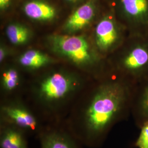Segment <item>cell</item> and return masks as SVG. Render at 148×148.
I'll list each match as a JSON object with an SVG mask.
<instances>
[{"instance_id": "obj_1", "label": "cell", "mask_w": 148, "mask_h": 148, "mask_svg": "<svg viewBox=\"0 0 148 148\" xmlns=\"http://www.w3.org/2000/svg\"><path fill=\"white\" fill-rule=\"evenodd\" d=\"M135 85L112 73L99 82L86 106L62 124L79 143L101 147L114 126L131 115Z\"/></svg>"}, {"instance_id": "obj_2", "label": "cell", "mask_w": 148, "mask_h": 148, "mask_svg": "<svg viewBox=\"0 0 148 148\" xmlns=\"http://www.w3.org/2000/svg\"><path fill=\"white\" fill-rule=\"evenodd\" d=\"M81 86L78 79L61 73H53L41 80L35 92L37 99L44 108L43 120L47 124L62 123L60 106Z\"/></svg>"}, {"instance_id": "obj_3", "label": "cell", "mask_w": 148, "mask_h": 148, "mask_svg": "<svg viewBox=\"0 0 148 148\" xmlns=\"http://www.w3.org/2000/svg\"><path fill=\"white\" fill-rule=\"evenodd\" d=\"M116 50L112 73L134 84L148 77V34L128 35Z\"/></svg>"}, {"instance_id": "obj_4", "label": "cell", "mask_w": 148, "mask_h": 148, "mask_svg": "<svg viewBox=\"0 0 148 148\" xmlns=\"http://www.w3.org/2000/svg\"><path fill=\"white\" fill-rule=\"evenodd\" d=\"M128 35L126 28L117 18L113 10L101 16L95 24L94 40L98 53L103 56L114 53Z\"/></svg>"}, {"instance_id": "obj_5", "label": "cell", "mask_w": 148, "mask_h": 148, "mask_svg": "<svg viewBox=\"0 0 148 148\" xmlns=\"http://www.w3.org/2000/svg\"><path fill=\"white\" fill-rule=\"evenodd\" d=\"M36 113L17 102L5 103L1 106L0 123L16 127L27 135L38 137L47 124Z\"/></svg>"}, {"instance_id": "obj_6", "label": "cell", "mask_w": 148, "mask_h": 148, "mask_svg": "<svg viewBox=\"0 0 148 148\" xmlns=\"http://www.w3.org/2000/svg\"><path fill=\"white\" fill-rule=\"evenodd\" d=\"M113 10L128 35L148 34V0H114Z\"/></svg>"}, {"instance_id": "obj_7", "label": "cell", "mask_w": 148, "mask_h": 148, "mask_svg": "<svg viewBox=\"0 0 148 148\" xmlns=\"http://www.w3.org/2000/svg\"><path fill=\"white\" fill-rule=\"evenodd\" d=\"M54 51L77 64H95L100 60L98 51H94L85 38L81 36L54 35L51 37Z\"/></svg>"}, {"instance_id": "obj_8", "label": "cell", "mask_w": 148, "mask_h": 148, "mask_svg": "<svg viewBox=\"0 0 148 148\" xmlns=\"http://www.w3.org/2000/svg\"><path fill=\"white\" fill-rule=\"evenodd\" d=\"M38 138L40 148H79V142L62 123L47 124Z\"/></svg>"}, {"instance_id": "obj_9", "label": "cell", "mask_w": 148, "mask_h": 148, "mask_svg": "<svg viewBox=\"0 0 148 148\" xmlns=\"http://www.w3.org/2000/svg\"><path fill=\"white\" fill-rule=\"evenodd\" d=\"M131 115L136 126L139 128L148 121V76L135 85Z\"/></svg>"}, {"instance_id": "obj_10", "label": "cell", "mask_w": 148, "mask_h": 148, "mask_svg": "<svg viewBox=\"0 0 148 148\" xmlns=\"http://www.w3.org/2000/svg\"><path fill=\"white\" fill-rule=\"evenodd\" d=\"M97 1H88L70 15L65 24L64 29L69 32L82 30L94 21L97 15Z\"/></svg>"}, {"instance_id": "obj_11", "label": "cell", "mask_w": 148, "mask_h": 148, "mask_svg": "<svg viewBox=\"0 0 148 148\" xmlns=\"http://www.w3.org/2000/svg\"><path fill=\"white\" fill-rule=\"evenodd\" d=\"M27 134L11 125L0 123V148H29Z\"/></svg>"}, {"instance_id": "obj_12", "label": "cell", "mask_w": 148, "mask_h": 148, "mask_svg": "<svg viewBox=\"0 0 148 148\" xmlns=\"http://www.w3.org/2000/svg\"><path fill=\"white\" fill-rule=\"evenodd\" d=\"M24 12L29 18L38 21H51L56 16L53 6L38 0L27 2L24 6Z\"/></svg>"}, {"instance_id": "obj_13", "label": "cell", "mask_w": 148, "mask_h": 148, "mask_svg": "<svg viewBox=\"0 0 148 148\" xmlns=\"http://www.w3.org/2000/svg\"><path fill=\"white\" fill-rule=\"evenodd\" d=\"M49 62L47 56L36 50H29L23 53L19 62L22 65L27 68L36 69L42 67Z\"/></svg>"}, {"instance_id": "obj_14", "label": "cell", "mask_w": 148, "mask_h": 148, "mask_svg": "<svg viewBox=\"0 0 148 148\" xmlns=\"http://www.w3.org/2000/svg\"><path fill=\"white\" fill-rule=\"evenodd\" d=\"M6 35L11 43L21 45L26 42L30 36V32L26 27L20 24H12L6 29Z\"/></svg>"}, {"instance_id": "obj_15", "label": "cell", "mask_w": 148, "mask_h": 148, "mask_svg": "<svg viewBox=\"0 0 148 148\" xmlns=\"http://www.w3.org/2000/svg\"><path fill=\"white\" fill-rule=\"evenodd\" d=\"M19 85V76L16 70L8 69L3 73L2 78V87L5 93H12L15 91Z\"/></svg>"}, {"instance_id": "obj_16", "label": "cell", "mask_w": 148, "mask_h": 148, "mask_svg": "<svg viewBox=\"0 0 148 148\" xmlns=\"http://www.w3.org/2000/svg\"><path fill=\"white\" fill-rule=\"evenodd\" d=\"M140 130L139 135L133 145L137 148H148V121L144 123Z\"/></svg>"}, {"instance_id": "obj_17", "label": "cell", "mask_w": 148, "mask_h": 148, "mask_svg": "<svg viewBox=\"0 0 148 148\" xmlns=\"http://www.w3.org/2000/svg\"><path fill=\"white\" fill-rule=\"evenodd\" d=\"M10 4V0H0V8L3 10L7 8Z\"/></svg>"}, {"instance_id": "obj_18", "label": "cell", "mask_w": 148, "mask_h": 148, "mask_svg": "<svg viewBox=\"0 0 148 148\" xmlns=\"http://www.w3.org/2000/svg\"><path fill=\"white\" fill-rule=\"evenodd\" d=\"M5 50L3 47H1L0 48V62H2L5 58Z\"/></svg>"}, {"instance_id": "obj_19", "label": "cell", "mask_w": 148, "mask_h": 148, "mask_svg": "<svg viewBox=\"0 0 148 148\" xmlns=\"http://www.w3.org/2000/svg\"><path fill=\"white\" fill-rule=\"evenodd\" d=\"M66 1H68V2H75L79 1V0H66Z\"/></svg>"}]
</instances>
